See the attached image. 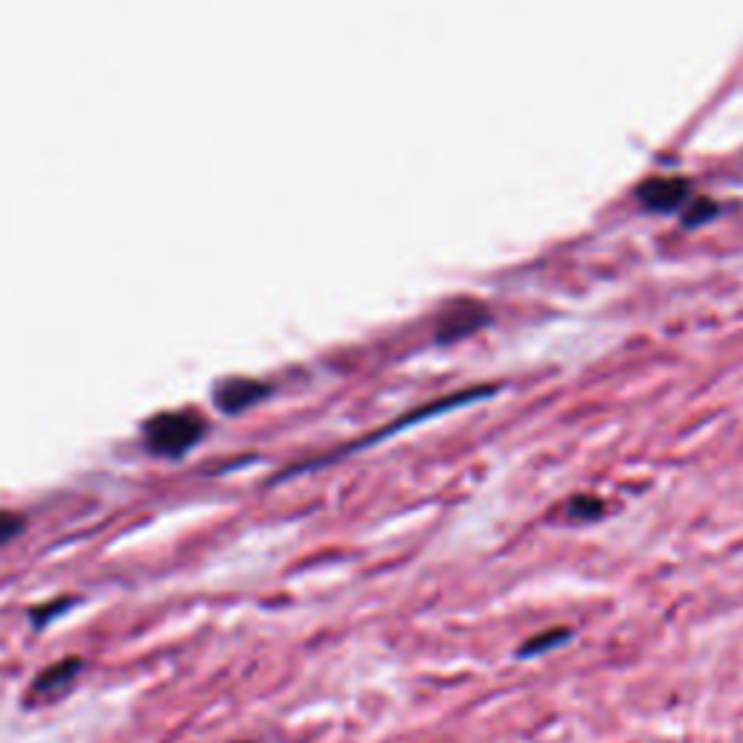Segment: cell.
Returning a JSON list of instances; mask_svg holds the SVG:
<instances>
[{"mask_svg":"<svg viewBox=\"0 0 743 743\" xmlns=\"http://www.w3.org/2000/svg\"><path fill=\"white\" fill-rule=\"evenodd\" d=\"M204 418L195 410H174V413H157L146 422V445L157 454L178 456L187 447L195 445V438L204 433Z\"/></svg>","mask_w":743,"mask_h":743,"instance_id":"cell-1","label":"cell"},{"mask_svg":"<svg viewBox=\"0 0 743 743\" xmlns=\"http://www.w3.org/2000/svg\"><path fill=\"white\" fill-rule=\"evenodd\" d=\"M491 320L486 302L479 299H450L436 317V340L438 343H450V340H461V337L474 335Z\"/></svg>","mask_w":743,"mask_h":743,"instance_id":"cell-2","label":"cell"},{"mask_svg":"<svg viewBox=\"0 0 743 743\" xmlns=\"http://www.w3.org/2000/svg\"><path fill=\"white\" fill-rule=\"evenodd\" d=\"M78 671H82V659L78 657L62 659V662L44 668V671L32 680L30 694L24 697V703L32 709V705H44V703H55V700H62V697L73 689Z\"/></svg>","mask_w":743,"mask_h":743,"instance_id":"cell-3","label":"cell"},{"mask_svg":"<svg viewBox=\"0 0 743 743\" xmlns=\"http://www.w3.org/2000/svg\"><path fill=\"white\" fill-rule=\"evenodd\" d=\"M636 195L650 210H677V206H686V201H689L691 183L680 178V174H657V178L641 180Z\"/></svg>","mask_w":743,"mask_h":743,"instance_id":"cell-4","label":"cell"},{"mask_svg":"<svg viewBox=\"0 0 743 743\" xmlns=\"http://www.w3.org/2000/svg\"><path fill=\"white\" fill-rule=\"evenodd\" d=\"M265 390L267 386L262 381H253V378H227V381H221L215 386V401H219L221 410L238 413L247 404H253Z\"/></svg>","mask_w":743,"mask_h":743,"instance_id":"cell-5","label":"cell"},{"mask_svg":"<svg viewBox=\"0 0 743 743\" xmlns=\"http://www.w3.org/2000/svg\"><path fill=\"white\" fill-rule=\"evenodd\" d=\"M570 636H572L570 627H549V630H543V634L532 636V639L526 641V645H520L517 657H523V659L540 657V654H546V650H552V648H558V645L570 641Z\"/></svg>","mask_w":743,"mask_h":743,"instance_id":"cell-6","label":"cell"},{"mask_svg":"<svg viewBox=\"0 0 743 743\" xmlns=\"http://www.w3.org/2000/svg\"><path fill=\"white\" fill-rule=\"evenodd\" d=\"M714 215H718V204H714L712 198H691L682 206V224H689V227L703 224V221L714 219Z\"/></svg>","mask_w":743,"mask_h":743,"instance_id":"cell-7","label":"cell"},{"mask_svg":"<svg viewBox=\"0 0 743 743\" xmlns=\"http://www.w3.org/2000/svg\"><path fill=\"white\" fill-rule=\"evenodd\" d=\"M604 511V502L593 493H579L570 500V517H579V520H590V517H598Z\"/></svg>","mask_w":743,"mask_h":743,"instance_id":"cell-8","label":"cell"},{"mask_svg":"<svg viewBox=\"0 0 743 743\" xmlns=\"http://www.w3.org/2000/svg\"><path fill=\"white\" fill-rule=\"evenodd\" d=\"M24 526V517L15 511H0V540H9Z\"/></svg>","mask_w":743,"mask_h":743,"instance_id":"cell-9","label":"cell"}]
</instances>
